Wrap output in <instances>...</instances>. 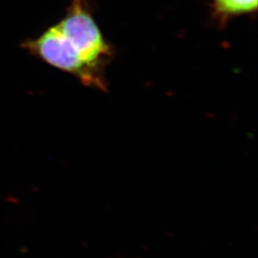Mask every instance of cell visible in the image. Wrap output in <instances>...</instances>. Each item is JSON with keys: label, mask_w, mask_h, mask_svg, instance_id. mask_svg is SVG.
<instances>
[{"label": "cell", "mask_w": 258, "mask_h": 258, "mask_svg": "<svg viewBox=\"0 0 258 258\" xmlns=\"http://www.w3.org/2000/svg\"><path fill=\"white\" fill-rule=\"evenodd\" d=\"M56 26L73 43L87 68L103 81L100 69L110 57L111 50L88 10L87 0H73Z\"/></svg>", "instance_id": "6da1fadb"}, {"label": "cell", "mask_w": 258, "mask_h": 258, "mask_svg": "<svg viewBox=\"0 0 258 258\" xmlns=\"http://www.w3.org/2000/svg\"><path fill=\"white\" fill-rule=\"evenodd\" d=\"M22 47L48 64L77 76L84 84L105 89L104 82L87 68L73 43L56 25L36 39L25 41Z\"/></svg>", "instance_id": "7a4b0ae2"}, {"label": "cell", "mask_w": 258, "mask_h": 258, "mask_svg": "<svg viewBox=\"0 0 258 258\" xmlns=\"http://www.w3.org/2000/svg\"><path fill=\"white\" fill-rule=\"evenodd\" d=\"M217 9L226 14H242L255 11L257 0H215Z\"/></svg>", "instance_id": "3957f363"}]
</instances>
